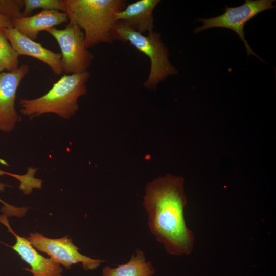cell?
Masks as SVG:
<instances>
[{"mask_svg": "<svg viewBox=\"0 0 276 276\" xmlns=\"http://www.w3.org/2000/svg\"><path fill=\"white\" fill-rule=\"evenodd\" d=\"M187 204L181 176L167 174L145 188L143 205L148 215L149 230L172 255H189L194 248V236L185 219Z\"/></svg>", "mask_w": 276, "mask_h": 276, "instance_id": "1", "label": "cell"}, {"mask_svg": "<svg viewBox=\"0 0 276 276\" xmlns=\"http://www.w3.org/2000/svg\"><path fill=\"white\" fill-rule=\"evenodd\" d=\"M69 21L83 31L85 47L112 43L116 14L126 6L123 0H62Z\"/></svg>", "mask_w": 276, "mask_h": 276, "instance_id": "2", "label": "cell"}, {"mask_svg": "<svg viewBox=\"0 0 276 276\" xmlns=\"http://www.w3.org/2000/svg\"><path fill=\"white\" fill-rule=\"evenodd\" d=\"M89 71L65 74L44 95L35 99H21L20 112L30 119L52 113L67 119L78 110L79 98L87 93Z\"/></svg>", "mask_w": 276, "mask_h": 276, "instance_id": "3", "label": "cell"}, {"mask_svg": "<svg viewBox=\"0 0 276 276\" xmlns=\"http://www.w3.org/2000/svg\"><path fill=\"white\" fill-rule=\"evenodd\" d=\"M113 40L128 42L150 59L149 76L144 83L146 88L155 90L159 82L178 73L169 60L168 48L161 40V35L153 30L144 35L121 21H117L112 32Z\"/></svg>", "mask_w": 276, "mask_h": 276, "instance_id": "4", "label": "cell"}, {"mask_svg": "<svg viewBox=\"0 0 276 276\" xmlns=\"http://www.w3.org/2000/svg\"><path fill=\"white\" fill-rule=\"evenodd\" d=\"M47 32L59 46L63 72L71 74L87 71L94 56L85 47L84 33L76 23L69 21L63 29L53 27Z\"/></svg>", "mask_w": 276, "mask_h": 276, "instance_id": "5", "label": "cell"}, {"mask_svg": "<svg viewBox=\"0 0 276 276\" xmlns=\"http://www.w3.org/2000/svg\"><path fill=\"white\" fill-rule=\"evenodd\" d=\"M274 0H246L241 6L235 7H226L225 12L215 17L210 18H198L195 21L203 23L201 27L195 28L194 33L214 27L226 28L235 31L239 36L246 48L248 56L254 55L263 61L252 50L245 39L243 28L245 24L265 10L275 8L272 5Z\"/></svg>", "mask_w": 276, "mask_h": 276, "instance_id": "6", "label": "cell"}, {"mask_svg": "<svg viewBox=\"0 0 276 276\" xmlns=\"http://www.w3.org/2000/svg\"><path fill=\"white\" fill-rule=\"evenodd\" d=\"M27 239L34 248L46 253L54 261L68 269L72 265L81 263L84 270H94L105 262L104 260L93 259L80 253L79 248L67 236L52 239L38 233H31Z\"/></svg>", "mask_w": 276, "mask_h": 276, "instance_id": "7", "label": "cell"}, {"mask_svg": "<svg viewBox=\"0 0 276 276\" xmlns=\"http://www.w3.org/2000/svg\"><path fill=\"white\" fill-rule=\"evenodd\" d=\"M29 66L21 64L13 71L0 73V131H12L19 120L15 102L21 81L29 72Z\"/></svg>", "mask_w": 276, "mask_h": 276, "instance_id": "8", "label": "cell"}, {"mask_svg": "<svg viewBox=\"0 0 276 276\" xmlns=\"http://www.w3.org/2000/svg\"><path fill=\"white\" fill-rule=\"evenodd\" d=\"M0 222L5 225L16 238V243L11 247L31 267L26 269L33 276H62L63 269L60 264L53 259L39 254L29 240L17 235L11 228L5 215L0 216Z\"/></svg>", "mask_w": 276, "mask_h": 276, "instance_id": "9", "label": "cell"}, {"mask_svg": "<svg viewBox=\"0 0 276 276\" xmlns=\"http://www.w3.org/2000/svg\"><path fill=\"white\" fill-rule=\"evenodd\" d=\"M9 42L20 55L35 58L47 64L56 75L63 72L60 53H55L24 35L13 27L4 29Z\"/></svg>", "mask_w": 276, "mask_h": 276, "instance_id": "10", "label": "cell"}, {"mask_svg": "<svg viewBox=\"0 0 276 276\" xmlns=\"http://www.w3.org/2000/svg\"><path fill=\"white\" fill-rule=\"evenodd\" d=\"M67 14L57 10H42L27 17L12 19V27L28 38L35 40L39 33L56 26L68 22Z\"/></svg>", "mask_w": 276, "mask_h": 276, "instance_id": "11", "label": "cell"}, {"mask_svg": "<svg viewBox=\"0 0 276 276\" xmlns=\"http://www.w3.org/2000/svg\"><path fill=\"white\" fill-rule=\"evenodd\" d=\"M159 0H139L126 6L116 14V19L121 21L134 31L143 34L153 31V11Z\"/></svg>", "mask_w": 276, "mask_h": 276, "instance_id": "12", "label": "cell"}, {"mask_svg": "<svg viewBox=\"0 0 276 276\" xmlns=\"http://www.w3.org/2000/svg\"><path fill=\"white\" fill-rule=\"evenodd\" d=\"M103 276H153L155 269L150 261H146L142 250L137 249L126 263L115 268L108 266L102 269Z\"/></svg>", "mask_w": 276, "mask_h": 276, "instance_id": "13", "label": "cell"}, {"mask_svg": "<svg viewBox=\"0 0 276 276\" xmlns=\"http://www.w3.org/2000/svg\"><path fill=\"white\" fill-rule=\"evenodd\" d=\"M19 55L12 47L4 31L0 30V73L19 67Z\"/></svg>", "mask_w": 276, "mask_h": 276, "instance_id": "14", "label": "cell"}, {"mask_svg": "<svg viewBox=\"0 0 276 276\" xmlns=\"http://www.w3.org/2000/svg\"><path fill=\"white\" fill-rule=\"evenodd\" d=\"M23 2L22 17L30 16L34 10L39 8L65 12L62 0H23Z\"/></svg>", "mask_w": 276, "mask_h": 276, "instance_id": "15", "label": "cell"}, {"mask_svg": "<svg viewBox=\"0 0 276 276\" xmlns=\"http://www.w3.org/2000/svg\"><path fill=\"white\" fill-rule=\"evenodd\" d=\"M23 0H0V14L12 19L22 17Z\"/></svg>", "mask_w": 276, "mask_h": 276, "instance_id": "16", "label": "cell"}, {"mask_svg": "<svg viewBox=\"0 0 276 276\" xmlns=\"http://www.w3.org/2000/svg\"><path fill=\"white\" fill-rule=\"evenodd\" d=\"M12 21L10 18L0 14V30L12 27Z\"/></svg>", "mask_w": 276, "mask_h": 276, "instance_id": "17", "label": "cell"}, {"mask_svg": "<svg viewBox=\"0 0 276 276\" xmlns=\"http://www.w3.org/2000/svg\"><path fill=\"white\" fill-rule=\"evenodd\" d=\"M7 186V185H6L5 184H3V183H0V191L4 190V187ZM0 202L4 204V207H5V208L8 207V206H9L10 205L6 203L4 201H3L1 199H0Z\"/></svg>", "mask_w": 276, "mask_h": 276, "instance_id": "18", "label": "cell"}, {"mask_svg": "<svg viewBox=\"0 0 276 276\" xmlns=\"http://www.w3.org/2000/svg\"><path fill=\"white\" fill-rule=\"evenodd\" d=\"M0 163L3 165H7V163L3 159H0Z\"/></svg>", "mask_w": 276, "mask_h": 276, "instance_id": "19", "label": "cell"}]
</instances>
